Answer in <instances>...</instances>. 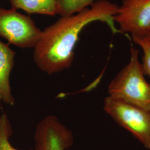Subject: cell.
<instances>
[{
    "instance_id": "obj_1",
    "label": "cell",
    "mask_w": 150,
    "mask_h": 150,
    "mask_svg": "<svg viewBox=\"0 0 150 150\" xmlns=\"http://www.w3.org/2000/svg\"><path fill=\"white\" fill-rule=\"evenodd\" d=\"M118 7L117 4L107 0H98L90 8L71 16L61 17L46 27L33 48V59L37 66L48 75L70 68L74 59V50L79 35L91 22H105L113 33H121L114 21Z\"/></svg>"
},
{
    "instance_id": "obj_2",
    "label": "cell",
    "mask_w": 150,
    "mask_h": 150,
    "mask_svg": "<svg viewBox=\"0 0 150 150\" xmlns=\"http://www.w3.org/2000/svg\"><path fill=\"white\" fill-rule=\"evenodd\" d=\"M139 53L137 49L131 48L129 64L111 82L108 92L109 96L150 113V83L145 79Z\"/></svg>"
},
{
    "instance_id": "obj_3",
    "label": "cell",
    "mask_w": 150,
    "mask_h": 150,
    "mask_svg": "<svg viewBox=\"0 0 150 150\" xmlns=\"http://www.w3.org/2000/svg\"><path fill=\"white\" fill-rule=\"evenodd\" d=\"M103 108L115 122L150 150V112L109 96L105 98Z\"/></svg>"
},
{
    "instance_id": "obj_4",
    "label": "cell",
    "mask_w": 150,
    "mask_h": 150,
    "mask_svg": "<svg viewBox=\"0 0 150 150\" xmlns=\"http://www.w3.org/2000/svg\"><path fill=\"white\" fill-rule=\"evenodd\" d=\"M42 33L29 16L13 8H0V36L8 43L22 48H34Z\"/></svg>"
},
{
    "instance_id": "obj_5",
    "label": "cell",
    "mask_w": 150,
    "mask_h": 150,
    "mask_svg": "<svg viewBox=\"0 0 150 150\" xmlns=\"http://www.w3.org/2000/svg\"><path fill=\"white\" fill-rule=\"evenodd\" d=\"M114 21L121 33L144 38L150 28V0H122Z\"/></svg>"
},
{
    "instance_id": "obj_6",
    "label": "cell",
    "mask_w": 150,
    "mask_h": 150,
    "mask_svg": "<svg viewBox=\"0 0 150 150\" xmlns=\"http://www.w3.org/2000/svg\"><path fill=\"white\" fill-rule=\"evenodd\" d=\"M34 139V150H68L74 141L72 131L53 115L38 123Z\"/></svg>"
},
{
    "instance_id": "obj_7",
    "label": "cell",
    "mask_w": 150,
    "mask_h": 150,
    "mask_svg": "<svg viewBox=\"0 0 150 150\" xmlns=\"http://www.w3.org/2000/svg\"><path fill=\"white\" fill-rule=\"evenodd\" d=\"M15 54L16 52L9 47L8 44L0 41V100L11 106L15 103L10 81Z\"/></svg>"
},
{
    "instance_id": "obj_8",
    "label": "cell",
    "mask_w": 150,
    "mask_h": 150,
    "mask_svg": "<svg viewBox=\"0 0 150 150\" xmlns=\"http://www.w3.org/2000/svg\"><path fill=\"white\" fill-rule=\"evenodd\" d=\"M12 8L21 9L29 14L48 16L58 14L57 0H9Z\"/></svg>"
},
{
    "instance_id": "obj_9",
    "label": "cell",
    "mask_w": 150,
    "mask_h": 150,
    "mask_svg": "<svg viewBox=\"0 0 150 150\" xmlns=\"http://www.w3.org/2000/svg\"><path fill=\"white\" fill-rule=\"evenodd\" d=\"M96 0H57L58 14L61 17L71 16L91 6Z\"/></svg>"
},
{
    "instance_id": "obj_10",
    "label": "cell",
    "mask_w": 150,
    "mask_h": 150,
    "mask_svg": "<svg viewBox=\"0 0 150 150\" xmlns=\"http://www.w3.org/2000/svg\"><path fill=\"white\" fill-rule=\"evenodd\" d=\"M12 129L7 114L0 116V150H20L13 147L10 142Z\"/></svg>"
},
{
    "instance_id": "obj_11",
    "label": "cell",
    "mask_w": 150,
    "mask_h": 150,
    "mask_svg": "<svg viewBox=\"0 0 150 150\" xmlns=\"http://www.w3.org/2000/svg\"><path fill=\"white\" fill-rule=\"evenodd\" d=\"M134 42L141 47L144 52L142 69L144 75L150 77V42L144 38H132Z\"/></svg>"
},
{
    "instance_id": "obj_12",
    "label": "cell",
    "mask_w": 150,
    "mask_h": 150,
    "mask_svg": "<svg viewBox=\"0 0 150 150\" xmlns=\"http://www.w3.org/2000/svg\"><path fill=\"white\" fill-rule=\"evenodd\" d=\"M144 38H145L146 40H147L150 42V29L148 30L147 32L146 33Z\"/></svg>"
}]
</instances>
